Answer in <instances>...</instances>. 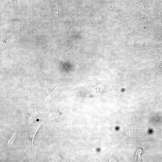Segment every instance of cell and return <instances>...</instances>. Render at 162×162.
Instances as JSON below:
<instances>
[{"label": "cell", "instance_id": "cell-1", "mask_svg": "<svg viewBox=\"0 0 162 162\" xmlns=\"http://www.w3.org/2000/svg\"><path fill=\"white\" fill-rule=\"evenodd\" d=\"M41 124L42 123H39L36 124V125H35V126L32 128V129H31L32 131H31L30 138V141L32 142V145H33L34 138L35 134L37 132L39 128H40Z\"/></svg>", "mask_w": 162, "mask_h": 162}, {"label": "cell", "instance_id": "cell-2", "mask_svg": "<svg viewBox=\"0 0 162 162\" xmlns=\"http://www.w3.org/2000/svg\"><path fill=\"white\" fill-rule=\"evenodd\" d=\"M53 9L54 13L57 15L60 11V7L57 0H53Z\"/></svg>", "mask_w": 162, "mask_h": 162}, {"label": "cell", "instance_id": "cell-3", "mask_svg": "<svg viewBox=\"0 0 162 162\" xmlns=\"http://www.w3.org/2000/svg\"><path fill=\"white\" fill-rule=\"evenodd\" d=\"M59 60L60 63L62 65L66 64L69 62V57H66V56L65 57H60Z\"/></svg>", "mask_w": 162, "mask_h": 162}, {"label": "cell", "instance_id": "cell-4", "mask_svg": "<svg viewBox=\"0 0 162 162\" xmlns=\"http://www.w3.org/2000/svg\"><path fill=\"white\" fill-rule=\"evenodd\" d=\"M58 86H57V87H56V88L50 93L49 94L48 96L46 98L45 100L46 101L49 100V99H50L52 97L54 96V95L55 93V92H56V91H57V89H58L57 88H58Z\"/></svg>", "mask_w": 162, "mask_h": 162}, {"label": "cell", "instance_id": "cell-5", "mask_svg": "<svg viewBox=\"0 0 162 162\" xmlns=\"http://www.w3.org/2000/svg\"><path fill=\"white\" fill-rule=\"evenodd\" d=\"M15 133L7 141L8 146L9 147H11L12 144L14 142V140H15Z\"/></svg>", "mask_w": 162, "mask_h": 162}, {"label": "cell", "instance_id": "cell-6", "mask_svg": "<svg viewBox=\"0 0 162 162\" xmlns=\"http://www.w3.org/2000/svg\"><path fill=\"white\" fill-rule=\"evenodd\" d=\"M36 115V112L35 111L32 112V113H30L29 114L30 116L29 123L30 124L33 122L35 118V116Z\"/></svg>", "mask_w": 162, "mask_h": 162}, {"label": "cell", "instance_id": "cell-7", "mask_svg": "<svg viewBox=\"0 0 162 162\" xmlns=\"http://www.w3.org/2000/svg\"><path fill=\"white\" fill-rule=\"evenodd\" d=\"M14 3L16 7L18 8H20L21 6V0H14Z\"/></svg>", "mask_w": 162, "mask_h": 162}, {"label": "cell", "instance_id": "cell-8", "mask_svg": "<svg viewBox=\"0 0 162 162\" xmlns=\"http://www.w3.org/2000/svg\"><path fill=\"white\" fill-rule=\"evenodd\" d=\"M77 32V28L76 27H74L72 29L70 32V35H72L73 34H75Z\"/></svg>", "mask_w": 162, "mask_h": 162}]
</instances>
